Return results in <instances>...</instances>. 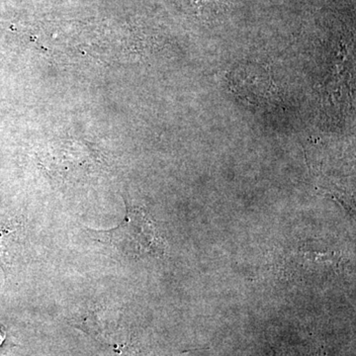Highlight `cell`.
<instances>
[{
	"instance_id": "cell-2",
	"label": "cell",
	"mask_w": 356,
	"mask_h": 356,
	"mask_svg": "<svg viewBox=\"0 0 356 356\" xmlns=\"http://www.w3.org/2000/svg\"><path fill=\"white\" fill-rule=\"evenodd\" d=\"M257 65H248L236 70L232 77L233 91L250 104H264L269 95L271 83L268 76Z\"/></svg>"
},
{
	"instance_id": "cell-1",
	"label": "cell",
	"mask_w": 356,
	"mask_h": 356,
	"mask_svg": "<svg viewBox=\"0 0 356 356\" xmlns=\"http://www.w3.org/2000/svg\"><path fill=\"white\" fill-rule=\"evenodd\" d=\"M127 212L119 226L107 231H92L99 242L107 243L128 259L161 257L165 243L149 213L127 204Z\"/></svg>"
}]
</instances>
